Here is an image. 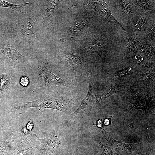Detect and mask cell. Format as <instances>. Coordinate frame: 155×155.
Masks as SVG:
<instances>
[{
  "mask_svg": "<svg viewBox=\"0 0 155 155\" xmlns=\"http://www.w3.org/2000/svg\"><path fill=\"white\" fill-rule=\"evenodd\" d=\"M24 138L31 148L38 150V155H59L64 144L63 135L60 131H52L43 139H40L33 132Z\"/></svg>",
  "mask_w": 155,
  "mask_h": 155,
  "instance_id": "cell-1",
  "label": "cell"
},
{
  "mask_svg": "<svg viewBox=\"0 0 155 155\" xmlns=\"http://www.w3.org/2000/svg\"><path fill=\"white\" fill-rule=\"evenodd\" d=\"M68 99L57 98L48 93L41 96L39 99L32 101L24 102L11 108L8 113H16L23 114L29 108H39L40 111L45 109H52L64 112L72 104Z\"/></svg>",
  "mask_w": 155,
  "mask_h": 155,
  "instance_id": "cell-2",
  "label": "cell"
},
{
  "mask_svg": "<svg viewBox=\"0 0 155 155\" xmlns=\"http://www.w3.org/2000/svg\"><path fill=\"white\" fill-rule=\"evenodd\" d=\"M37 74L39 87L62 88L69 85L67 80L55 75L47 63L42 61L38 64Z\"/></svg>",
  "mask_w": 155,
  "mask_h": 155,
  "instance_id": "cell-3",
  "label": "cell"
},
{
  "mask_svg": "<svg viewBox=\"0 0 155 155\" xmlns=\"http://www.w3.org/2000/svg\"><path fill=\"white\" fill-rule=\"evenodd\" d=\"M154 96L149 93L138 90L135 91L130 98L131 107L135 109H141L146 113L147 109Z\"/></svg>",
  "mask_w": 155,
  "mask_h": 155,
  "instance_id": "cell-4",
  "label": "cell"
},
{
  "mask_svg": "<svg viewBox=\"0 0 155 155\" xmlns=\"http://www.w3.org/2000/svg\"><path fill=\"white\" fill-rule=\"evenodd\" d=\"M89 83V89L85 97L82 100L78 108L72 114L75 115L79 112L91 106L95 103L96 96L93 84V80L91 71L89 70L86 71Z\"/></svg>",
  "mask_w": 155,
  "mask_h": 155,
  "instance_id": "cell-5",
  "label": "cell"
},
{
  "mask_svg": "<svg viewBox=\"0 0 155 155\" xmlns=\"http://www.w3.org/2000/svg\"><path fill=\"white\" fill-rule=\"evenodd\" d=\"M97 130L100 132L110 145L117 150L123 153H130L135 150L136 147L135 144L119 142L114 139L109 133L102 128Z\"/></svg>",
  "mask_w": 155,
  "mask_h": 155,
  "instance_id": "cell-6",
  "label": "cell"
},
{
  "mask_svg": "<svg viewBox=\"0 0 155 155\" xmlns=\"http://www.w3.org/2000/svg\"><path fill=\"white\" fill-rule=\"evenodd\" d=\"M1 52L3 57L12 64L19 63L24 58V56L13 46H5L2 48Z\"/></svg>",
  "mask_w": 155,
  "mask_h": 155,
  "instance_id": "cell-7",
  "label": "cell"
},
{
  "mask_svg": "<svg viewBox=\"0 0 155 155\" xmlns=\"http://www.w3.org/2000/svg\"><path fill=\"white\" fill-rule=\"evenodd\" d=\"M17 132L11 131L0 138V155H5L12 148L17 138Z\"/></svg>",
  "mask_w": 155,
  "mask_h": 155,
  "instance_id": "cell-8",
  "label": "cell"
},
{
  "mask_svg": "<svg viewBox=\"0 0 155 155\" xmlns=\"http://www.w3.org/2000/svg\"><path fill=\"white\" fill-rule=\"evenodd\" d=\"M123 88V86L120 84L111 85L102 94L96 96L95 103L97 104H101L110 96L121 91Z\"/></svg>",
  "mask_w": 155,
  "mask_h": 155,
  "instance_id": "cell-9",
  "label": "cell"
},
{
  "mask_svg": "<svg viewBox=\"0 0 155 155\" xmlns=\"http://www.w3.org/2000/svg\"><path fill=\"white\" fill-rule=\"evenodd\" d=\"M18 142L15 144L14 143L11 148L6 152L7 155H28L31 148L22 142Z\"/></svg>",
  "mask_w": 155,
  "mask_h": 155,
  "instance_id": "cell-10",
  "label": "cell"
},
{
  "mask_svg": "<svg viewBox=\"0 0 155 155\" xmlns=\"http://www.w3.org/2000/svg\"><path fill=\"white\" fill-rule=\"evenodd\" d=\"M46 6L43 19V23H46L51 17L55 11L60 6L58 1H48Z\"/></svg>",
  "mask_w": 155,
  "mask_h": 155,
  "instance_id": "cell-11",
  "label": "cell"
},
{
  "mask_svg": "<svg viewBox=\"0 0 155 155\" xmlns=\"http://www.w3.org/2000/svg\"><path fill=\"white\" fill-rule=\"evenodd\" d=\"M36 24L35 20L33 18H26L22 24V31L23 35L28 37L33 34Z\"/></svg>",
  "mask_w": 155,
  "mask_h": 155,
  "instance_id": "cell-12",
  "label": "cell"
},
{
  "mask_svg": "<svg viewBox=\"0 0 155 155\" xmlns=\"http://www.w3.org/2000/svg\"><path fill=\"white\" fill-rule=\"evenodd\" d=\"M65 57L68 62L75 67H80L83 65V59L79 56L70 53L66 54Z\"/></svg>",
  "mask_w": 155,
  "mask_h": 155,
  "instance_id": "cell-13",
  "label": "cell"
},
{
  "mask_svg": "<svg viewBox=\"0 0 155 155\" xmlns=\"http://www.w3.org/2000/svg\"><path fill=\"white\" fill-rule=\"evenodd\" d=\"M142 76L143 79L146 81L155 80L154 67L145 65H144L142 71Z\"/></svg>",
  "mask_w": 155,
  "mask_h": 155,
  "instance_id": "cell-14",
  "label": "cell"
},
{
  "mask_svg": "<svg viewBox=\"0 0 155 155\" xmlns=\"http://www.w3.org/2000/svg\"><path fill=\"white\" fill-rule=\"evenodd\" d=\"M97 150L100 155H115L111 147L102 144L100 140L98 142Z\"/></svg>",
  "mask_w": 155,
  "mask_h": 155,
  "instance_id": "cell-15",
  "label": "cell"
},
{
  "mask_svg": "<svg viewBox=\"0 0 155 155\" xmlns=\"http://www.w3.org/2000/svg\"><path fill=\"white\" fill-rule=\"evenodd\" d=\"M10 83V78L9 75L3 74L0 76V92L7 89Z\"/></svg>",
  "mask_w": 155,
  "mask_h": 155,
  "instance_id": "cell-16",
  "label": "cell"
},
{
  "mask_svg": "<svg viewBox=\"0 0 155 155\" xmlns=\"http://www.w3.org/2000/svg\"><path fill=\"white\" fill-rule=\"evenodd\" d=\"M132 70L131 68L127 67L118 71L116 73L115 76L117 78L122 79L126 78L130 75Z\"/></svg>",
  "mask_w": 155,
  "mask_h": 155,
  "instance_id": "cell-17",
  "label": "cell"
},
{
  "mask_svg": "<svg viewBox=\"0 0 155 155\" xmlns=\"http://www.w3.org/2000/svg\"><path fill=\"white\" fill-rule=\"evenodd\" d=\"M99 39L93 40L90 42V46L92 50H96L99 49L102 45V41Z\"/></svg>",
  "mask_w": 155,
  "mask_h": 155,
  "instance_id": "cell-18",
  "label": "cell"
},
{
  "mask_svg": "<svg viewBox=\"0 0 155 155\" xmlns=\"http://www.w3.org/2000/svg\"><path fill=\"white\" fill-rule=\"evenodd\" d=\"M86 23L84 21H80L75 22L71 25L70 29L72 30H80L84 27Z\"/></svg>",
  "mask_w": 155,
  "mask_h": 155,
  "instance_id": "cell-19",
  "label": "cell"
},
{
  "mask_svg": "<svg viewBox=\"0 0 155 155\" xmlns=\"http://www.w3.org/2000/svg\"><path fill=\"white\" fill-rule=\"evenodd\" d=\"M20 83L22 86L24 87H26L29 84V79L27 77L25 76H22L20 78Z\"/></svg>",
  "mask_w": 155,
  "mask_h": 155,
  "instance_id": "cell-20",
  "label": "cell"
},
{
  "mask_svg": "<svg viewBox=\"0 0 155 155\" xmlns=\"http://www.w3.org/2000/svg\"><path fill=\"white\" fill-rule=\"evenodd\" d=\"M34 123L33 119H30L29 121L26 125L27 129L30 131L32 132L33 129Z\"/></svg>",
  "mask_w": 155,
  "mask_h": 155,
  "instance_id": "cell-21",
  "label": "cell"
},
{
  "mask_svg": "<svg viewBox=\"0 0 155 155\" xmlns=\"http://www.w3.org/2000/svg\"><path fill=\"white\" fill-rule=\"evenodd\" d=\"M111 118H107L105 119L104 124V125H109L111 122Z\"/></svg>",
  "mask_w": 155,
  "mask_h": 155,
  "instance_id": "cell-22",
  "label": "cell"
},
{
  "mask_svg": "<svg viewBox=\"0 0 155 155\" xmlns=\"http://www.w3.org/2000/svg\"><path fill=\"white\" fill-rule=\"evenodd\" d=\"M97 125L98 127H101L103 126L102 122L101 120H99L97 122Z\"/></svg>",
  "mask_w": 155,
  "mask_h": 155,
  "instance_id": "cell-23",
  "label": "cell"
},
{
  "mask_svg": "<svg viewBox=\"0 0 155 155\" xmlns=\"http://www.w3.org/2000/svg\"><path fill=\"white\" fill-rule=\"evenodd\" d=\"M74 155H81L78 152V151L77 150H75V154ZM90 155H92V154H91Z\"/></svg>",
  "mask_w": 155,
  "mask_h": 155,
  "instance_id": "cell-24",
  "label": "cell"
},
{
  "mask_svg": "<svg viewBox=\"0 0 155 155\" xmlns=\"http://www.w3.org/2000/svg\"><path fill=\"white\" fill-rule=\"evenodd\" d=\"M129 155H135L134 154H131V155L129 154Z\"/></svg>",
  "mask_w": 155,
  "mask_h": 155,
  "instance_id": "cell-25",
  "label": "cell"
}]
</instances>
